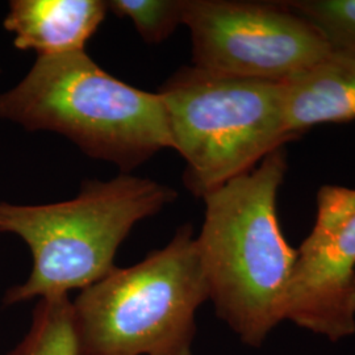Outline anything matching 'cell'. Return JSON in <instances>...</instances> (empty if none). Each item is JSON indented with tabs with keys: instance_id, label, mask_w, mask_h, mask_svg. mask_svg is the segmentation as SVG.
I'll use <instances>...</instances> for the list:
<instances>
[{
	"instance_id": "1",
	"label": "cell",
	"mask_w": 355,
	"mask_h": 355,
	"mask_svg": "<svg viewBox=\"0 0 355 355\" xmlns=\"http://www.w3.org/2000/svg\"><path fill=\"white\" fill-rule=\"evenodd\" d=\"M287 168V153L280 148L203 198L204 223L196 242L209 300L216 315L249 346H261L286 320L297 261L277 214Z\"/></svg>"
},
{
	"instance_id": "2",
	"label": "cell",
	"mask_w": 355,
	"mask_h": 355,
	"mask_svg": "<svg viewBox=\"0 0 355 355\" xmlns=\"http://www.w3.org/2000/svg\"><path fill=\"white\" fill-rule=\"evenodd\" d=\"M0 120L61 135L124 174L173 149L159 94L108 74L86 51L37 57L16 86L0 92Z\"/></svg>"
},
{
	"instance_id": "3",
	"label": "cell",
	"mask_w": 355,
	"mask_h": 355,
	"mask_svg": "<svg viewBox=\"0 0 355 355\" xmlns=\"http://www.w3.org/2000/svg\"><path fill=\"white\" fill-rule=\"evenodd\" d=\"M177 198V191L157 180L121 173L110 180L85 182L64 202H1L0 232L21 239L33 262L26 282L8 288L3 303L69 295L105 278L132 229Z\"/></svg>"
},
{
	"instance_id": "4",
	"label": "cell",
	"mask_w": 355,
	"mask_h": 355,
	"mask_svg": "<svg viewBox=\"0 0 355 355\" xmlns=\"http://www.w3.org/2000/svg\"><path fill=\"white\" fill-rule=\"evenodd\" d=\"M207 300L198 242L186 224L164 248L76 296L80 355H192L196 311Z\"/></svg>"
},
{
	"instance_id": "5",
	"label": "cell",
	"mask_w": 355,
	"mask_h": 355,
	"mask_svg": "<svg viewBox=\"0 0 355 355\" xmlns=\"http://www.w3.org/2000/svg\"><path fill=\"white\" fill-rule=\"evenodd\" d=\"M173 149L186 162L183 183L203 199L252 171L287 142L282 82L228 76L193 64L178 69L157 91Z\"/></svg>"
},
{
	"instance_id": "6",
	"label": "cell",
	"mask_w": 355,
	"mask_h": 355,
	"mask_svg": "<svg viewBox=\"0 0 355 355\" xmlns=\"http://www.w3.org/2000/svg\"><path fill=\"white\" fill-rule=\"evenodd\" d=\"M192 64L214 73L283 82L320 62L330 46L279 1L186 0Z\"/></svg>"
},
{
	"instance_id": "7",
	"label": "cell",
	"mask_w": 355,
	"mask_h": 355,
	"mask_svg": "<svg viewBox=\"0 0 355 355\" xmlns=\"http://www.w3.org/2000/svg\"><path fill=\"white\" fill-rule=\"evenodd\" d=\"M286 320L337 343L355 333V189L327 184L297 249Z\"/></svg>"
},
{
	"instance_id": "8",
	"label": "cell",
	"mask_w": 355,
	"mask_h": 355,
	"mask_svg": "<svg viewBox=\"0 0 355 355\" xmlns=\"http://www.w3.org/2000/svg\"><path fill=\"white\" fill-rule=\"evenodd\" d=\"M107 12L104 0H12L3 26L19 51L64 55L85 51Z\"/></svg>"
},
{
	"instance_id": "9",
	"label": "cell",
	"mask_w": 355,
	"mask_h": 355,
	"mask_svg": "<svg viewBox=\"0 0 355 355\" xmlns=\"http://www.w3.org/2000/svg\"><path fill=\"white\" fill-rule=\"evenodd\" d=\"M288 135L299 139L320 124L355 119V53L330 51L320 62L282 82Z\"/></svg>"
},
{
	"instance_id": "10",
	"label": "cell",
	"mask_w": 355,
	"mask_h": 355,
	"mask_svg": "<svg viewBox=\"0 0 355 355\" xmlns=\"http://www.w3.org/2000/svg\"><path fill=\"white\" fill-rule=\"evenodd\" d=\"M7 355H80L69 295L38 299L29 329Z\"/></svg>"
},
{
	"instance_id": "11",
	"label": "cell",
	"mask_w": 355,
	"mask_h": 355,
	"mask_svg": "<svg viewBox=\"0 0 355 355\" xmlns=\"http://www.w3.org/2000/svg\"><path fill=\"white\" fill-rule=\"evenodd\" d=\"M327 40L331 51L355 53V0H282Z\"/></svg>"
},
{
	"instance_id": "12",
	"label": "cell",
	"mask_w": 355,
	"mask_h": 355,
	"mask_svg": "<svg viewBox=\"0 0 355 355\" xmlns=\"http://www.w3.org/2000/svg\"><path fill=\"white\" fill-rule=\"evenodd\" d=\"M186 0H108L107 8L133 23L148 44H161L183 26Z\"/></svg>"
}]
</instances>
